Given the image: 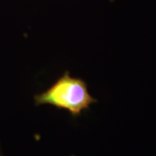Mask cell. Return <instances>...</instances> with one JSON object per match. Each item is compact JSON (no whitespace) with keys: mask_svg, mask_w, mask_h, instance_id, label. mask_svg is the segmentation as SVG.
Segmentation results:
<instances>
[{"mask_svg":"<svg viewBox=\"0 0 156 156\" xmlns=\"http://www.w3.org/2000/svg\"><path fill=\"white\" fill-rule=\"evenodd\" d=\"M36 106L51 105L58 109L67 110L73 118L89 110L97 100L90 95L87 83L81 78L70 76L68 71L58 77L51 86L34 96Z\"/></svg>","mask_w":156,"mask_h":156,"instance_id":"6da1fadb","label":"cell"},{"mask_svg":"<svg viewBox=\"0 0 156 156\" xmlns=\"http://www.w3.org/2000/svg\"><path fill=\"white\" fill-rule=\"evenodd\" d=\"M0 156H3L2 153V151H1V148H0Z\"/></svg>","mask_w":156,"mask_h":156,"instance_id":"7a4b0ae2","label":"cell"}]
</instances>
